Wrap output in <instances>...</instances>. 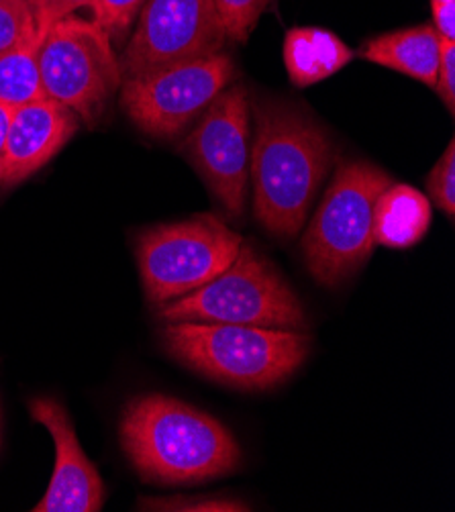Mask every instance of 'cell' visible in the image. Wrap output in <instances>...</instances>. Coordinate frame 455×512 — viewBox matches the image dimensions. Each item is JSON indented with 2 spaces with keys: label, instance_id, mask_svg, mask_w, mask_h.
<instances>
[{
  "label": "cell",
  "instance_id": "obj_1",
  "mask_svg": "<svg viewBox=\"0 0 455 512\" xmlns=\"http://www.w3.org/2000/svg\"><path fill=\"white\" fill-rule=\"evenodd\" d=\"M249 180L254 213L274 237L292 239L307 223L313 202L335 162L327 129L305 107L260 100L254 107Z\"/></svg>",
  "mask_w": 455,
  "mask_h": 512
},
{
  "label": "cell",
  "instance_id": "obj_2",
  "mask_svg": "<svg viewBox=\"0 0 455 512\" xmlns=\"http://www.w3.org/2000/svg\"><path fill=\"white\" fill-rule=\"evenodd\" d=\"M121 443L143 482L202 484L241 464L235 437L211 415L170 396L131 400L121 419Z\"/></svg>",
  "mask_w": 455,
  "mask_h": 512
},
{
  "label": "cell",
  "instance_id": "obj_3",
  "mask_svg": "<svg viewBox=\"0 0 455 512\" xmlns=\"http://www.w3.org/2000/svg\"><path fill=\"white\" fill-rule=\"evenodd\" d=\"M168 353L196 374L241 390L286 382L311 353L305 331L178 321L164 327Z\"/></svg>",
  "mask_w": 455,
  "mask_h": 512
},
{
  "label": "cell",
  "instance_id": "obj_4",
  "mask_svg": "<svg viewBox=\"0 0 455 512\" xmlns=\"http://www.w3.org/2000/svg\"><path fill=\"white\" fill-rule=\"evenodd\" d=\"M168 323H229L305 331L309 319L296 292L254 245L243 243L233 264L209 284L160 306Z\"/></svg>",
  "mask_w": 455,
  "mask_h": 512
},
{
  "label": "cell",
  "instance_id": "obj_5",
  "mask_svg": "<svg viewBox=\"0 0 455 512\" xmlns=\"http://www.w3.org/2000/svg\"><path fill=\"white\" fill-rule=\"evenodd\" d=\"M392 178L370 162H347L335 172L309 229L302 253L323 286H337L360 272L376 247L374 204Z\"/></svg>",
  "mask_w": 455,
  "mask_h": 512
},
{
  "label": "cell",
  "instance_id": "obj_6",
  "mask_svg": "<svg viewBox=\"0 0 455 512\" xmlns=\"http://www.w3.org/2000/svg\"><path fill=\"white\" fill-rule=\"evenodd\" d=\"M243 237L213 215L149 227L135 243L141 282L156 306L182 298L223 274Z\"/></svg>",
  "mask_w": 455,
  "mask_h": 512
},
{
  "label": "cell",
  "instance_id": "obj_7",
  "mask_svg": "<svg viewBox=\"0 0 455 512\" xmlns=\"http://www.w3.org/2000/svg\"><path fill=\"white\" fill-rule=\"evenodd\" d=\"M43 92L76 117L94 123L123 84L111 37L94 21L66 17L49 27L39 47Z\"/></svg>",
  "mask_w": 455,
  "mask_h": 512
},
{
  "label": "cell",
  "instance_id": "obj_8",
  "mask_svg": "<svg viewBox=\"0 0 455 512\" xmlns=\"http://www.w3.org/2000/svg\"><path fill=\"white\" fill-rule=\"evenodd\" d=\"M233 60L215 54L123 80L121 105L147 135L178 137L231 84Z\"/></svg>",
  "mask_w": 455,
  "mask_h": 512
},
{
  "label": "cell",
  "instance_id": "obj_9",
  "mask_svg": "<svg viewBox=\"0 0 455 512\" xmlns=\"http://www.w3.org/2000/svg\"><path fill=\"white\" fill-rule=\"evenodd\" d=\"M249 123L247 90L239 84L227 86L180 145L184 158L233 219H239L245 211L251 151Z\"/></svg>",
  "mask_w": 455,
  "mask_h": 512
},
{
  "label": "cell",
  "instance_id": "obj_10",
  "mask_svg": "<svg viewBox=\"0 0 455 512\" xmlns=\"http://www.w3.org/2000/svg\"><path fill=\"white\" fill-rule=\"evenodd\" d=\"M227 41L213 0H145L119 62L123 80L221 54Z\"/></svg>",
  "mask_w": 455,
  "mask_h": 512
},
{
  "label": "cell",
  "instance_id": "obj_11",
  "mask_svg": "<svg viewBox=\"0 0 455 512\" xmlns=\"http://www.w3.org/2000/svg\"><path fill=\"white\" fill-rule=\"evenodd\" d=\"M33 421L43 425L56 445V466L35 512H96L105 504V484L84 453L70 415L54 398L29 402Z\"/></svg>",
  "mask_w": 455,
  "mask_h": 512
},
{
  "label": "cell",
  "instance_id": "obj_12",
  "mask_svg": "<svg viewBox=\"0 0 455 512\" xmlns=\"http://www.w3.org/2000/svg\"><path fill=\"white\" fill-rule=\"evenodd\" d=\"M76 131L78 117L52 98L13 109L0 186H15L39 172Z\"/></svg>",
  "mask_w": 455,
  "mask_h": 512
},
{
  "label": "cell",
  "instance_id": "obj_13",
  "mask_svg": "<svg viewBox=\"0 0 455 512\" xmlns=\"http://www.w3.org/2000/svg\"><path fill=\"white\" fill-rule=\"evenodd\" d=\"M441 37L433 25H417L382 33L368 39L360 56L366 62L415 78L429 88L435 86Z\"/></svg>",
  "mask_w": 455,
  "mask_h": 512
},
{
  "label": "cell",
  "instance_id": "obj_14",
  "mask_svg": "<svg viewBox=\"0 0 455 512\" xmlns=\"http://www.w3.org/2000/svg\"><path fill=\"white\" fill-rule=\"evenodd\" d=\"M431 200L409 184H390L374 204V241L388 249H409L429 231Z\"/></svg>",
  "mask_w": 455,
  "mask_h": 512
},
{
  "label": "cell",
  "instance_id": "obj_15",
  "mask_svg": "<svg viewBox=\"0 0 455 512\" xmlns=\"http://www.w3.org/2000/svg\"><path fill=\"white\" fill-rule=\"evenodd\" d=\"M353 49L333 31L296 27L284 39V66L294 86L307 88L327 80L353 60Z\"/></svg>",
  "mask_w": 455,
  "mask_h": 512
},
{
  "label": "cell",
  "instance_id": "obj_16",
  "mask_svg": "<svg viewBox=\"0 0 455 512\" xmlns=\"http://www.w3.org/2000/svg\"><path fill=\"white\" fill-rule=\"evenodd\" d=\"M45 33L35 31L0 56V105L11 109L47 98L39 74V47Z\"/></svg>",
  "mask_w": 455,
  "mask_h": 512
},
{
  "label": "cell",
  "instance_id": "obj_17",
  "mask_svg": "<svg viewBox=\"0 0 455 512\" xmlns=\"http://www.w3.org/2000/svg\"><path fill=\"white\" fill-rule=\"evenodd\" d=\"M213 3L227 39L247 41L274 0H213Z\"/></svg>",
  "mask_w": 455,
  "mask_h": 512
},
{
  "label": "cell",
  "instance_id": "obj_18",
  "mask_svg": "<svg viewBox=\"0 0 455 512\" xmlns=\"http://www.w3.org/2000/svg\"><path fill=\"white\" fill-rule=\"evenodd\" d=\"M139 510H168V512H243L251 510L243 500L231 496H170V498H141Z\"/></svg>",
  "mask_w": 455,
  "mask_h": 512
},
{
  "label": "cell",
  "instance_id": "obj_19",
  "mask_svg": "<svg viewBox=\"0 0 455 512\" xmlns=\"http://www.w3.org/2000/svg\"><path fill=\"white\" fill-rule=\"evenodd\" d=\"M429 200L437 204L449 219L455 215V141L451 139L425 180Z\"/></svg>",
  "mask_w": 455,
  "mask_h": 512
},
{
  "label": "cell",
  "instance_id": "obj_20",
  "mask_svg": "<svg viewBox=\"0 0 455 512\" xmlns=\"http://www.w3.org/2000/svg\"><path fill=\"white\" fill-rule=\"evenodd\" d=\"M37 31L27 0H0V56Z\"/></svg>",
  "mask_w": 455,
  "mask_h": 512
},
{
  "label": "cell",
  "instance_id": "obj_21",
  "mask_svg": "<svg viewBox=\"0 0 455 512\" xmlns=\"http://www.w3.org/2000/svg\"><path fill=\"white\" fill-rule=\"evenodd\" d=\"M145 0H92L94 23L105 29L109 37H121L137 19Z\"/></svg>",
  "mask_w": 455,
  "mask_h": 512
},
{
  "label": "cell",
  "instance_id": "obj_22",
  "mask_svg": "<svg viewBox=\"0 0 455 512\" xmlns=\"http://www.w3.org/2000/svg\"><path fill=\"white\" fill-rule=\"evenodd\" d=\"M35 27L39 33H45L54 23L70 17L82 7H90L92 0H27Z\"/></svg>",
  "mask_w": 455,
  "mask_h": 512
},
{
  "label": "cell",
  "instance_id": "obj_23",
  "mask_svg": "<svg viewBox=\"0 0 455 512\" xmlns=\"http://www.w3.org/2000/svg\"><path fill=\"white\" fill-rule=\"evenodd\" d=\"M449 115L455 113V41L441 39L437 80L433 86Z\"/></svg>",
  "mask_w": 455,
  "mask_h": 512
},
{
  "label": "cell",
  "instance_id": "obj_24",
  "mask_svg": "<svg viewBox=\"0 0 455 512\" xmlns=\"http://www.w3.org/2000/svg\"><path fill=\"white\" fill-rule=\"evenodd\" d=\"M433 29L445 41H455V0L431 3Z\"/></svg>",
  "mask_w": 455,
  "mask_h": 512
},
{
  "label": "cell",
  "instance_id": "obj_25",
  "mask_svg": "<svg viewBox=\"0 0 455 512\" xmlns=\"http://www.w3.org/2000/svg\"><path fill=\"white\" fill-rule=\"evenodd\" d=\"M13 109L7 105H0V166L5 160V149H7V135H9V123H11Z\"/></svg>",
  "mask_w": 455,
  "mask_h": 512
},
{
  "label": "cell",
  "instance_id": "obj_26",
  "mask_svg": "<svg viewBox=\"0 0 455 512\" xmlns=\"http://www.w3.org/2000/svg\"><path fill=\"white\" fill-rule=\"evenodd\" d=\"M431 3H443V0H431Z\"/></svg>",
  "mask_w": 455,
  "mask_h": 512
}]
</instances>
